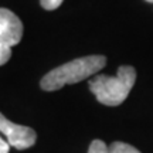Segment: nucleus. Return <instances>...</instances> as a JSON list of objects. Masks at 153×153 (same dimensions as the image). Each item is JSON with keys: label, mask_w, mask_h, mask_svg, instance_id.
Masks as SVG:
<instances>
[{"label": "nucleus", "mask_w": 153, "mask_h": 153, "mask_svg": "<svg viewBox=\"0 0 153 153\" xmlns=\"http://www.w3.org/2000/svg\"><path fill=\"white\" fill-rule=\"evenodd\" d=\"M106 64L104 55H87L65 62L51 70L41 78L40 87L44 91H57L64 85L76 84L101 71Z\"/></svg>", "instance_id": "f257e3e1"}, {"label": "nucleus", "mask_w": 153, "mask_h": 153, "mask_svg": "<svg viewBox=\"0 0 153 153\" xmlns=\"http://www.w3.org/2000/svg\"><path fill=\"white\" fill-rule=\"evenodd\" d=\"M9 150H10L9 142L4 140V139H1V136H0V153H9Z\"/></svg>", "instance_id": "6e6552de"}, {"label": "nucleus", "mask_w": 153, "mask_h": 153, "mask_svg": "<svg viewBox=\"0 0 153 153\" xmlns=\"http://www.w3.org/2000/svg\"><path fill=\"white\" fill-rule=\"evenodd\" d=\"M146 1H149V3H153V0H146Z\"/></svg>", "instance_id": "1a4fd4ad"}, {"label": "nucleus", "mask_w": 153, "mask_h": 153, "mask_svg": "<svg viewBox=\"0 0 153 153\" xmlns=\"http://www.w3.org/2000/svg\"><path fill=\"white\" fill-rule=\"evenodd\" d=\"M23 23L9 9L0 7V65L11 57V47L22 41Z\"/></svg>", "instance_id": "7ed1b4c3"}, {"label": "nucleus", "mask_w": 153, "mask_h": 153, "mask_svg": "<svg viewBox=\"0 0 153 153\" xmlns=\"http://www.w3.org/2000/svg\"><path fill=\"white\" fill-rule=\"evenodd\" d=\"M0 132L7 139L10 146L16 148L17 150L31 148L37 140V133L34 129L24 125L13 123L0 112Z\"/></svg>", "instance_id": "20e7f679"}, {"label": "nucleus", "mask_w": 153, "mask_h": 153, "mask_svg": "<svg viewBox=\"0 0 153 153\" xmlns=\"http://www.w3.org/2000/svg\"><path fill=\"white\" fill-rule=\"evenodd\" d=\"M136 81V70L131 65H122L115 76L111 75H97L89 79L88 85L91 92L95 95L102 105L106 106H118L120 105Z\"/></svg>", "instance_id": "f03ea898"}, {"label": "nucleus", "mask_w": 153, "mask_h": 153, "mask_svg": "<svg viewBox=\"0 0 153 153\" xmlns=\"http://www.w3.org/2000/svg\"><path fill=\"white\" fill-rule=\"evenodd\" d=\"M109 153H140L135 146L125 142H114L109 145Z\"/></svg>", "instance_id": "39448f33"}, {"label": "nucleus", "mask_w": 153, "mask_h": 153, "mask_svg": "<svg viewBox=\"0 0 153 153\" xmlns=\"http://www.w3.org/2000/svg\"><path fill=\"white\" fill-rule=\"evenodd\" d=\"M88 153H109V146H106L105 142H102V140L95 139L89 145Z\"/></svg>", "instance_id": "423d86ee"}, {"label": "nucleus", "mask_w": 153, "mask_h": 153, "mask_svg": "<svg viewBox=\"0 0 153 153\" xmlns=\"http://www.w3.org/2000/svg\"><path fill=\"white\" fill-rule=\"evenodd\" d=\"M64 0H40V4L43 7L44 10H55L58 9L61 4H62Z\"/></svg>", "instance_id": "0eeeda50"}]
</instances>
